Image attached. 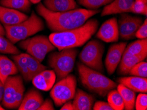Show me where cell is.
<instances>
[{
	"label": "cell",
	"instance_id": "74e56055",
	"mask_svg": "<svg viewBox=\"0 0 147 110\" xmlns=\"http://www.w3.org/2000/svg\"><path fill=\"white\" fill-rule=\"evenodd\" d=\"M0 35H1V36L5 35V28L2 26V24H1V22H0Z\"/></svg>",
	"mask_w": 147,
	"mask_h": 110
},
{
	"label": "cell",
	"instance_id": "cb8c5ba5",
	"mask_svg": "<svg viewBox=\"0 0 147 110\" xmlns=\"http://www.w3.org/2000/svg\"><path fill=\"white\" fill-rule=\"evenodd\" d=\"M12 58L13 61H14V63L17 67L18 71L21 74V76L23 79L26 82L31 81L32 78L31 77L29 71L28 69L27 65H26V58L24 57V53L13 55Z\"/></svg>",
	"mask_w": 147,
	"mask_h": 110
},
{
	"label": "cell",
	"instance_id": "ba28073f",
	"mask_svg": "<svg viewBox=\"0 0 147 110\" xmlns=\"http://www.w3.org/2000/svg\"><path fill=\"white\" fill-rule=\"evenodd\" d=\"M77 82L75 76L69 74L54 84L51 89L50 96L56 106H61L73 99L76 92Z\"/></svg>",
	"mask_w": 147,
	"mask_h": 110
},
{
	"label": "cell",
	"instance_id": "d6986e66",
	"mask_svg": "<svg viewBox=\"0 0 147 110\" xmlns=\"http://www.w3.org/2000/svg\"><path fill=\"white\" fill-rule=\"evenodd\" d=\"M43 5L53 12H63L78 7L75 0H44Z\"/></svg>",
	"mask_w": 147,
	"mask_h": 110
},
{
	"label": "cell",
	"instance_id": "ffe728a7",
	"mask_svg": "<svg viewBox=\"0 0 147 110\" xmlns=\"http://www.w3.org/2000/svg\"><path fill=\"white\" fill-rule=\"evenodd\" d=\"M147 55H132L124 53L122 55L121 61L119 62L118 73L119 75H125L129 74L131 69L140 61H144L146 59Z\"/></svg>",
	"mask_w": 147,
	"mask_h": 110
},
{
	"label": "cell",
	"instance_id": "8fae6325",
	"mask_svg": "<svg viewBox=\"0 0 147 110\" xmlns=\"http://www.w3.org/2000/svg\"><path fill=\"white\" fill-rule=\"evenodd\" d=\"M126 46V42H121L110 47L105 59V66L109 75H112L116 70Z\"/></svg>",
	"mask_w": 147,
	"mask_h": 110
},
{
	"label": "cell",
	"instance_id": "4fadbf2b",
	"mask_svg": "<svg viewBox=\"0 0 147 110\" xmlns=\"http://www.w3.org/2000/svg\"><path fill=\"white\" fill-rule=\"evenodd\" d=\"M56 80V75L53 70L44 69L35 75L32 79V84L37 89L48 91L52 89Z\"/></svg>",
	"mask_w": 147,
	"mask_h": 110
},
{
	"label": "cell",
	"instance_id": "8992f818",
	"mask_svg": "<svg viewBox=\"0 0 147 110\" xmlns=\"http://www.w3.org/2000/svg\"><path fill=\"white\" fill-rule=\"evenodd\" d=\"M2 106L7 109H18L23 100L24 86L23 77L20 75H11L4 83Z\"/></svg>",
	"mask_w": 147,
	"mask_h": 110
},
{
	"label": "cell",
	"instance_id": "5b68a950",
	"mask_svg": "<svg viewBox=\"0 0 147 110\" xmlns=\"http://www.w3.org/2000/svg\"><path fill=\"white\" fill-rule=\"evenodd\" d=\"M49 55L48 64L56 75L57 81L72 72L79 50L75 48L63 49Z\"/></svg>",
	"mask_w": 147,
	"mask_h": 110
},
{
	"label": "cell",
	"instance_id": "4dcf8cb0",
	"mask_svg": "<svg viewBox=\"0 0 147 110\" xmlns=\"http://www.w3.org/2000/svg\"><path fill=\"white\" fill-rule=\"evenodd\" d=\"M130 12L146 16L147 1H143V0H135L131 6Z\"/></svg>",
	"mask_w": 147,
	"mask_h": 110
},
{
	"label": "cell",
	"instance_id": "30bf717a",
	"mask_svg": "<svg viewBox=\"0 0 147 110\" xmlns=\"http://www.w3.org/2000/svg\"><path fill=\"white\" fill-rule=\"evenodd\" d=\"M142 22L143 21L141 17L131 16L125 13H121L118 22L119 36L125 40L133 39Z\"/></svg>",
	"mask_w": 147,
	"mask_h": 110
},
{
	"label": "cell",
	"instance_id": "f35d334b",
	"mask_svg": "<svg viewBox=\"0 0 147 110\" xmlns=\"http://www.w3.org/2000/svg\"><path fill=\"white\" fill-rule=\"evenodd\" d=\"M41 1H42V0H29V1L30 2V3H34V4L39 3Z\"/></svg>",
	"mask_w": 147,
	"mask_h": 110
},
{
	"label": "cell",
	"instance_id": "ab89813d",
	"mask_svg": "<svg viewBox=\"0 0 147 110\" xmlns=\"http://www.w3.org/2000/svg\"><path fill=\"white\" fill-rule=\"evenodd\" d=\"M0 109H1V110H4V109H5V107H2V105H0Z\"/></svg>",
	"mask_w": 147,
	"mask_h": 110
},
{
	"label": "cell",
	"instance_id": "52a82bcc",
	"mask_svg": "<svg viewBox=\"0 0 147 110\" xmlns=\"http://www.w3.org/2000/svg\"><path fill=\"white\" fill-rule=\"evenodd\" d=\"M104 46L98 40H92L85 45L79 55L82 64L99 72H104L102 57Z\"/></svg>",
	"mask_w": 147,
	"mask_h": 110
},
{
	"label": "cell",
	"instance_id": "603a6c76",
	"mask_svg": "<svg viewBox=\"0 0 147 110\" xmlns=\"http://www.w3.org/2000/svg\"><path fill=\"white\" fill-rule=\"evenodd\" d=\"M124 53L132 55H147V40L145 39H139L137 41L128 45L125 47Z\"/></svg>",
	"mask_w": 147,
	"mask_h": 110
},
{
	"label": "cell",
	"instance_id": "3957f363",
	"mask_svg": "<svg viewBox=\"0 0 147 110\" xmlns=\"http://www.w3.org/2000/svg\"><path fill=\"white\" fill-rule=\"evenodd\" d=\"M77 69L82 85L98 95L104 97L110 90L117 87L116 83L110 78L82 63H78Z\"/></svg>",
	"mask_w": 147,
	"mask_h": 110
},
{
	"label": "cell",
	"instance_id": "9c48e42d",
	"mask_svg": "<svg viewBox=\"0 0 147 110\" xmlns=\"http://www.w3.org/2000/svg\"><path fill=\"white\" fill-rule=\"evenodd\" d=\"M19 46L40 62L44 59L48 53L54 51L55 49L49 38L45 36H36L21 40Z\"/></svg>",
	"mask_w": 147,
	"mask_h": 110
},
{
	"label": "cell",
	"instance_id": "4316f807",
	"mask_svg": "<svg viewBox=\"0 0 147 110\" xmlns=\"http://www.w3.org/2000/svg\"><path fill=\"white\" fill-rule=\"evenodd\" d=\"M108 103L113 110H123L125 108L123 100L119 92L116 90H112L107 94Z\"/></svg>",
	"mask_w": 147,
	"mask_h": 110
},
{
	"label": "cell",
	"instance_id": "8d00e7d4",
	"mask_svg": "<svg viewBox=\"0 0 147 110\" xmlns=\"http://www.w3.org/2000/svg\"><path fill=\"white\" fill-rule=\"evenodd\" d=\"M3 91H4V84L0 80V102L2 101L3 96Z\"/></svg>",
	"mask_w": 147,
	"mask_h": 110
},
{
	"label": "cell",
	"instance_id": "f546056e",
	"mask_svg": "<svg viewBox=\"0 0 147 110\" xmlns=\"http://www.w3.org/2000/svg\"><path fill=\"white\" fill-rule=\"evenodd\" d=\"M129 74L132 76L140 77H147V63L144 61H140L135 65L129 72Z\"/></svg>",
	"mask_w": 147,
	"mask_h": 110
},
{
	"label": "cell",
	"instance_id": "d4e9b609",
	"mask_svg": "<svg viewBox=\"0 0 147 110\" xmlns=\"http://www.w3.org/2000/svg\"><path fill=\"white\" fill-rule=\"evenodd\" d=\"M0 5L19 11L28 12L31 3L29 0H0Z\"/></svg>",
	"mask_w": 147,
	"mask_h": 110
},
{
	"label": "cell",
	"instance_id": "83f0119b",
	"mask_svg": "<svg viewBox=\"0 0 147 110\" xmlns=\"http://www.w3.org/2000/svg\"><path fill=\"white\" fill-rule=\"evenodd\" d=\"M0 53L17 55L20 53V51L9 40L0 35Z\"/></svg>",
	"mask_w": 147,
	"mask_h": 110
},
{
	"label": "cell",
	"instance_id": "60d3db41",
	"mask_svg": "<svg viewBox=\"0 0 147 110\" xmlns=\"http://www.w3.org/2000/svg\"><path fill=\"white\" fill-rule=\"evenodd\" d=\"M143 1H147V0H143Z\"/></svg>",
	"mask_w": 147,
	"mask_h": 110
},
{
	"label": "cell",
	"instance_id": "e0dca14e",
	"mask_svg": "<svg viewBox=\"0 0 147 110\" xmlns=\"http://www.w3.org/2000/svg\"><path fill=\"white\" fill-rule=\"evenodd\" d=\"M119 84L124 85L135 92L146 93L147 78L144 77L132 76L121 77L118 79Z\"/></svg>",
	"mask_w": 147,
	"mask_h": 110
},
{
	"label": "cell",
	"instance_id": "d590c367",
	"mask_svg": "<svg viewBox=\"0 0 147 110\" xmlns=\"http://www.w3.org/2000/svg\"><path fill=\"white\" fill-rule=\"evenodd\" d=\"M61 110H74L73 108V105L72 104V102L71 100L68 101V102H65V104L62 105V107H61Z\"/></svg>",
	"mask_w": 147,
	"mask_h": 110
},
{
	"label": "cell",
	"instance_id": "9a60e30c",
	"mask_svg": "<svg viewBox=\"0 0 147 110\" xmlns=\"http://www.w3.org/2000/svg\"><path fill=\"white\" fill-rule=\"evenodd\" d=\"M134 1L135 0H113L110 3L104 7L102 11L101 16L130 12Z\"/></svg>",
	"mask_w": 147,
	"mask_h": 110
},
{
	"label": "cell",
	"instance_id": "44dd1931",
	"mask_svg": "<svg viewBox=\"0 0 147 110\" xmlns=\"http://www.w3.org/2000/svg\"><path fill=\"white\" fill-rule=\"evenodd\" d=\"M18 72L14 62L6 56L0 55V80L3 84L9 76L16 75Z\"/></svg>",
	"mask_w": 147,
	"mask_h": 110
},
{
	"label": "cell",
	"instance_id": "484cf974",
	"mask_svg": "<svg viewBox=\"0 0 147 110\" xmlns=\"http://www.w3.org/2000/svg\"><path fill=\"white\" fill-rule=\"evenodd\" d=\"M24 55L26 58V65H27L28 69L29 71L31 77L32 78L37 74L40 73L44 69H47V67L42 65L41 62H40L39 61H38L30 55L28 54V53H24Z\"/></svg>",
	"mask_w": 147,
	"mask_h": 110
},
{
	"label": "cell",
	"instance_id": "5bb4252c",
	"mask_svg": "<svg viewBox=\"0 0 147 110\" xmlns=\"http://www.w3.org/2000/svg\"><path fill=\"white\" fill-rule=\"evenodd\" d=\"M28 17V15L21 11L0 5V22L4 26L19 24Z\"/></svg>",
	"mask_w": 147,
	"mask_h": 110
},
{
	"label": "cell",
	"instance_id": "836d02e7",
	"mask_svg": "<svg viewBox=\"0 0 147 110\" xmlns=\"http://www.w3.org/2000/svg\"><path fill=\"white\" fill-rule=\"evenodd\" d=\"M92 109L94 110H113L112 107L108 102H102V101H98L94 103Z\"/></svg>",
	"mask_w": 147,
	"mask_h": 110
},
{
	"label": "cell",
	"instance_id": "ac0fdd59",
	"mask_svg": "<svg viewBox=\"0 0 147 110\" xmlns=\"http://www.w3.org/2000/svg\"><path fill=\"white\" fill-rule=\"evenodd\" d=\"M94 98L81 89H77L73 98L72 104L74 110L92 109Z\"/></svg>",
	"mask_w": 147,
	"mask_h": 110
},
{
	"label": "cell",
	"instance_id": "f1b7e54d",
	"mask_svg": "<svg viewBox=\"0 0 147 110\" xmlns=\"http://www.w3.org/2000/svg\"><path fill=\"white\" fill-rule=\"evenodd\" d=\"M113 0H78L80 5L87 9L96 10L102 6L110 3Z\"/></svg>",
	"mask_w": 147,
	"mask_h": 110
},
{
	"label": "cell",
	"instance_id": "e575fe53",
	"mask_svg": "<svg viewBox=\"0 0 147 110\" xmlns=\"http://www.w3.org/2000/svg\"><path fill=\"white\" fill-rule=\"evenodd\" d=\"M54 107H53V103L50 99H46L45 101L42 102L38 110H54Z\"/></svg>",
	"mask_w": 147,
	"mask_h": 110
},
{
	"label": "cell",
	"instance_id": "6da1fadb",
	"mask_svg": "<svg viewBox=\"0 0 147 110\" xmlns=\"http://www.w3.org/2000/svg\"><path fill=\"white\" fill-rule=\"evenodd\" d=\"M40 16L45 19L48 27L53 32L71 30L81 26L88 20L100 12V10L87 9L53 12L46 9L42 3H39L36 7Z\"/></svg>",
	"mask_w": 147,
	"mask_h": 110
},
{
	"label": "cell",
	"instance_id": "7a4b0ae2",
	"mask_svg": "<svg viewBox=\"0 0 147 110\" xmlns=\"http://www.w3.org/2000/svg\"><path fill=\"white\" fill-rule=\"evenodd\" d=\"M96 19H88L85 23L71 30L52 33L49 40L59 50L81 47L90 39L98 28Z\"/></svg>",
	"mask_w": 147,
	"mask_h": 110
},
{
	"label": "cell",
	"instance_id": "7402d4cb",
	"mask_svg": "<svg viewBox=\"0 0 147 110\" xmlns=\"http://www.w3.org/2000/svg\"><path fill=\"white\" fill-rule=\"evenodd\" d=\"M117 90L121 95L123 100L125 109L133 110L135 109V104L136 100L135 92L129 89L124 85L119 84L117 86Z\"/></svg>",
	"mask_w": 147,
	"mask_h": 110
},
{
	"label": "cell",
	"instance_id": "d6a6232c",
	"mask_svg": "<svg viewBox=\"0 0 147 110\" xmlns=\"http://www.w3.org/2000/svg\"><path fill=\"white\" fill-rule=\"evenodd\" d=\"M135 37L139 39H145L147 37V20L145 19L135 34Z\"/></svg>",
	"mask_w": 147,
	"mask_h": 110
},
{
	"label": "cell",
	"instance_id": "7c38bea8",
	"mask_svg": "<svg viewBox=\"0 0 147 110\" xmlns=\"http://www.w3.org/2000/svg\"><path fill=\"white\" fill-rule=\"evenodd\" d=\"M96 37L108 43L117 42L119 39V30L116 18H111L104 22L98 31Z\"/></svg>",
	"mask_w": 147,
	"mask_h": 110
},
{
	"label": "cell",
	"instance_id": "1f68e13d",
	"mask_svg": "<svg viewBox=\"0 0 147 110\" xmlns=\"http://www.w3.org/2000/svg\"><path fill=\"white\" fill-rule=\"evenodd\" d=\"M135 107L137 110L147 109V94L146 93L139 94L135 100Z\"/></svg>",
	"mask_w": 147,
	"mask_h": 110
},
{
	"label": "cell",
	"instance_id": "277c9868",
	"mask_svg": "<svg viewBox=\"0 0 147 110\" xmlns=\"http://www.w3.org/2000/svg\"><path fill=\"white\" fill-rule=\"evenodd\" d=\"M4 28L7 39L15 44L43 30L44 24L40 18L32 12L24 21L14 25L4 26Z\"/></svg>",
	"mask_w": 147,
	"mask_h": 110
},
{
	"label": "cell",
	"instance_id": "2e32d148",
	"mask_svg": "<svg viewBox=\"0 0 147 110\" xmlns=\"http://www.w3.org/2000/svg\"><path fill=\"white\" fill-rule=\"evenodd\" d=\"M44 102L42 94L36 89H30L23 96V100L18 109L37 110Z\"/></svg>",
	"mask_w": 147,
	"mask_h": 110
}]
</instances>
